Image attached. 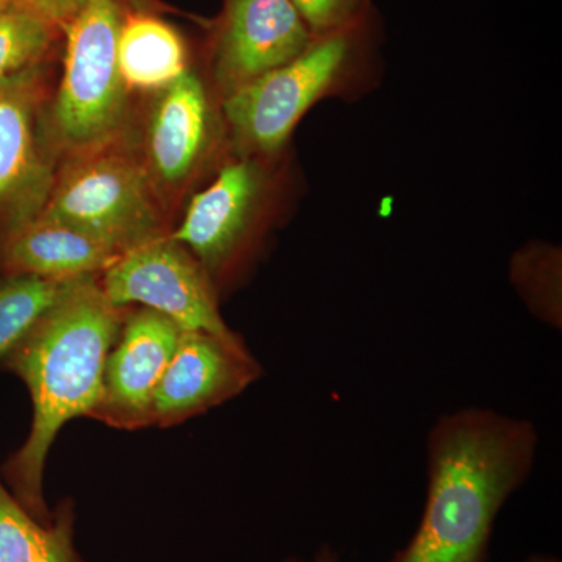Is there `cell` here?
Instances as JSON below:
<instances>
[{"instance_id":"obj_5","label":"cell","mask_w":562,"mask_h":562,"mask_svg":"<svg viewBox=\"0 0 562 562\" xmlns=\"http://www.w3.org/2000/svg\"><path fill=\"white\" fill-rule=\"evenodd\" d=\"M357 29L314 40L294 60L225 95L222 111L241 154L272 155L286 144L303 114L342 76Z\"/></svg>"},{"instance_id":"obj_11","label":"cell","mask_w":562,"mask_h":562,"mask_svg":"<svg viewBox=\"0 0 562 562\" xmlns=\"http://www.w3.org/2000/svg\"><path fill=\"white\" fill-rule=\"evenodd\" d=\"M313 41L291 0H227L214 38V79L227 95L294 60Z\"/></svg>"},{"instance_id":"obj_22","label":"cell","mask_w":562,"mask_h":562,"mask_svg":"<svg viewBox=\"0 0 562 562\" xmlns=\"http://www.w3.org/2000/svg\"><path fill=\"white\" fill-rule=\"evenodd\" d=\"M520 562H561L558 560L557 557H553V554H546V553H535L530 554V557L525 558L524 561Z\"/></svg>"},{"instance_id":"obj_6","label":"cell","mask_w":562,"mask_h":562,"mask_svg":"<svg viewBox=\"0 0 562 562\" xmlns=\"http://www.w3.org/2000/svg\"><path fill=\"white\" fill-rule=\"evenodd\" d=\"M103 294L114 306L138 303L169 317L184 331H202L225 341H243L225 324L216 286L201 262L171 236L136 247L102 273Z\"/></svg>"},{"instance_id":"obj_10","label":"cell","mask_w":562,"mask_h":562,"mask_svg":"<svg viewBox=\"0 0 562 562\" xmlns=\"http://www.w3.org/2000/svg\"><path fill=\"white\" fill-rule=\"evenodd\" d=\"M181 328L169 317L140 308L125 316L103 369L102 394L91 419L121 430L150 427L151 406Z\"/></svg>"},{"instance_id":"obj_12","label":"cell","mask_w":562,"mask_h":562,"mask_svg":"<svg viewBox=\"0 0 562 562\" xmlns=\"http://www.w3.org/2000/svg\"><path fill=\"white\" fill-rule=\"evenodd\" d=\"M213 114L205 85L188 69L157 92L146 131L144 166L155 188L180 190L210 149Z\"/></svg>"},{"instance_id":"obj_3","label":"cell","mask_w":562,"mask_h":562,"mask_svg":"<svg viewBox=\"0 0 562 562\" xmlns=\"http://www.w3.org/2000/svg\"><path fill=\"white\" fill-rule=\"evenodd\" d=\"M124 16L120 0H98L61 27L65 69L52 106V128L72 155L110 146L127 116L128 90L117 63Z\"/></svg>"},{"instance_id":"obj_15","label":"cell","mask_w":562,"mask_h":562,"mask_svg":"<svg viewBox=\"0 0 562 562\" xmlns=\"http://www.w3.org/2000/svg\"><path fill=\"white\" fill-rule=\"evenodd\" d=\"M76 514L63 502L49 524L40 522L0 476V562H83L74 546Z\"/></svg>"},{"instance_id":"obj_16","label":"cell","mask_w":562,"mask_h":562,"mask_svg":"<svg viewBox=\"0 0 562 562\" xmlns=\"http://www.w3.org/2000/svg\"><path fill=\"white\" fill-rule=\"evenodd\" d=\"M79 280L9 276L0 283V364Z\"/></svg>"},{"instance_id":"obj_18","label":"cell","mask_w":562,"mask_h":562,"mask_svg":"<svg viewBox=\"0 0 562 562\" xmlns=\"http://www.w3.org/2000/svg\"><path fill=\"white\" fill-rule=\"evenodd\" d=\"M54 25L11 2L0 10V80L40 65L52 43Z\"/></svg>"},{"instance_id":"obj_23","label":"cell","mask_w":562,"mask_h":562,"mask_svg":"<svg viewBox=\"0 0 562 562\" xmlns=\"http://www.w3.org/2000/svg\"><path fill=\"white\" fill-rule=\"evenodd\" d=\"M11 2H13V0H0V10H2L3 7L9 5Z\"/></svg>"},{"instance_id":"obj_9","label":"cell","mask_w":562,"mask_h":562,"mask_svg":"<svg viewBox=\"0 0 562 562\" xmlns=\"http://www.w3.org/2000/svg\"><path fill=\"white\" fill-rule=\"evenodd\" d=\"M40 65L0 80V222L5 231L38 216L55 176L43 149Z\"/></svg>"},{"instance_id":"obj_7","label":"cell","mask_w":562,"mask_h":562,"mask_svg":"<svg viewBox=\"0 0 562 562\" xmlns=\"http://www.w3.org/2000/svg\"><path fill=\"white\" fill-rule=\"evenodd\" d=\"M261 366L244 341L181 331L151 406V425L168 428L232 401L257 382Z\"/></svg>"},{"instance_id":"obj_19","label":"cell","mask_w":562,"mask_h":562,"mask_svg":"<svg viewBox=\"0 0 562 562\" xmlns=\"http://www.w3.org/2000/svg\"><path fill=\"white\" fill-rule=\"evenodd\" d=\"M314 40L360 27L364 0H291Z\"/></svg>"},{"instance_id":"obj_1","label":"cell","mask_w":562,"mask_h":562,"mask_svg":"<svg viewBox=\"0 0 562 562\" xmlns=\"http://www.w3.org/2000/svg\"><path fill=\"white\" fill-rule=\"evenodd\" d=\"M535 424L490 408H461L427 438V498L416 531L390 562H486L503 506L530 479Z\"/></svg>"},{"instance_id":"obj_20","label":"cell","mask_w":562,"mask_h":562,"mask_svg":"<svg viewBox=\"0 0 562 562\" xmlns=\"http://www.w3.org/2000/svg\"><path fill=\"white\" fill-rule=\"evenodd\" d=\"M14 2L38 14L40 18L49 22L54 27L55 25L63 27L98 0H14ZM120 2L138 3V0H120Z\"/></svg>"},{"instance_id":"obj_17","label":"cell","mask_w":562,"mask_h":562,"mask_svg":"<svg viewBox=\"0 0 562 562\" xmlns=\"http://www.w3.org/2000/svg\"><path fill=\"white\" fill-rule=\"evenodd\" d=\"M513 280L531 313L561 330L560 251L549 247L520 251L513 261Z\"/></svg>"},{"instance_id":"obj_21","label":"cell","mask_w":562,"mask_h":562,"mask_svg":"<svg viewBox=\"0 0 562 562\" xmlns=\"http://www.w3.org/2000/svg\"><path fill=\"white\" fill-rule=\"evenodd\" d=\"M281 562H303L299 558H288V560ZM313 562H344L341 554L336 552L328 543H322L317 552L314 553Z\"/></svg>"},{"instance_id":"obj_4","label":"cell","mask_w":562,"mask_h":562,"mask_svg":"<svg viewBox=\"0 0 562 562\" xmlns=\"http://www.w3.org/2000/svg\"><path fill=\"white\" fill-rule=\"evenodd\" d=\"M40 214L122 255L166 236L158 190L146 166L109 146L74 155L55 177Z\"/></svg>"},{"instance_id":"obj_13","label":"cell","mask_w":562,"mask_h":562,"mask_svg":"<svg viewBox=\"0 0 562 562\" xmlns=\"http://www.w3.org/2000/svg\"><path fill=\"white\" fill-rule=\"evenodd\" d=\"M121 257L87 233L41 214L0 238V271L7 276L83 279L105 272Z\"/></svg>"},{"instance_id":"obj_14","label":"cell","mask_w":562,"mask_h":562,"mask_svg":"<svg viewBox=\"0 0 562 562\" xmlns=\"http://www.w3.org/2000/svg\"><path fill=\"white\" fill-rule=\"evenodd\" d=\"M117 63L128 91L160 92L187 72V47L171 25L138 11L122 21Z\"/></svg>"},{"instance_id":"obj_8","label":"cell","mask_w":562,"mask_h":562,"mask_svg":"<svg viewBox=\"0 0 562 562\" xmlns=\"http://www.w3.org/2000/svg\"><path fill=\"white\" fill-rule=\"evenodd\" d=\"M265 172L251 158L228 162L206 190L192 198L173 241L187 247L209 272L222 279L241 262L265 198Z\"/></svg>"},{"instance_id":"obj_2","label":"cell","mask_w":562,"mask_h":562,"mask_svg":"<svg viewBox=\"0 0 562 562\" xmlns=\"http://www.w3.org/2000/svg\"><path fill=\"white\" fill-rule=\"evenodd\" d=\"M124 310L106 299L95 277H85L3 361L31 392L33 420L0 476L40 522L49 524L54 516L44 501L47 454L69 420L90 417L98 406L106 357L127 316Z\"/></svg>"}]
</instances>
